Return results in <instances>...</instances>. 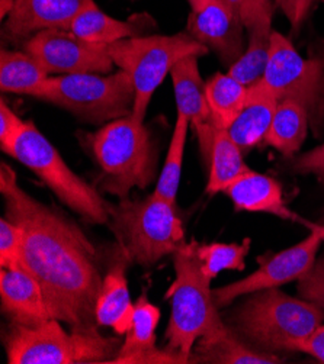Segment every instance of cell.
<instances>
[{"instance_id": "6da1fadb", "label": "cell", "mask_w": 324, "mask_h": 364, "mask_svg": "<svg viewBox=\"0 0 324 364\" xmlns=\"http://www.w3.org/2000/svg\"><path fill=\"white\" fill-rule=\"evenodd\" d=\"M0 192L6 218L23 232V263L41 284L50 316L71 330H99L103 276L92 241L64 213L29 196L6 163L0 167Z\"/></svg>"}, {"instance_id": "7a4b0ae2", "label": "cell", "mask_w": 324, "mask_h": 364, "mask_svg": "<svg viewBox=\"0 0 324 364\" xmlns=\"http://www.w3.org/2000/svg\"><path fill=\"white\" fill-rule=\"evenodd\" d=\"M172 257L176 277L164 295V299L170 301L164 348L192 363L191 354L198 340L221 333L229 326L215 305L211 279L202 272L194 240L177 250Z\"/></svg>"}, {"instance_id": "3957f363", "label": "cell", "mask_w": 324, "mask_h": 364, "mask_svg": "<svg viewBox=\"0 0 324 364\" xmlns=\"http://www.w3.org/2000/svg\"><path fill=\"white\" fill-rule=\"evenodd\" d=\"M82 141L103 173V192L127 199L132 188L146 189L153 181L156 153L150 132L132 115L105 124Z\"/></svg>"}, {"instance_id": "277c9868", "label": "cell", "mask_w": 324, "mask_h": 364, "mask_svg": "<svg viewBox=\"0 0 324 364\" xmlns=\"http://www.w3.org/2000/svg\"><path fill=\"white\" fill-rule=\"evenodd\" d=\"M108 212L118 244L130 262L141 267L155 266L187 244L176 205L155 192L141 200L127 198L118 203L108 202Z\"/></svg>"}, {"instance_id": "5b68a950", "label": "cell", "mask_w": 324, "mask_h": 364, "mask_svg": "<svg viewBox=\"0 0 324 364\" xmlns=\"http://www.w3.org/2000/svg\"><path fill=\"white\" fill-rule=\"evenodd\" d=\"M323 319L320 306L286 295L278 287L250 294L231 318L237 334L272 354L291 351L293 343L308 337Z\"/></svg>"}, {"instance_id": "8992f818", "label": "cell", "mask_w": 324, "mask_h": 364, "mask_svg": "<svg viewBox=\"0 0 324 364\" xmlns=\"http://www.w3.org/2000/svg\"><path fill=\"white\" fill-rule=\"evenodd\" d=\"M9 364H99L113 363L122 341L95 331L64 330L50 318L37 326L11 323L4 337Z\"/></svg>"}, {"instance_id": "52a82bcc", "label": "cell", "mask_w": 324, "mask_h": 364, "mask_svg": "<svg viewBox=\"0 0 324 364\" xmlns=\"http://www.w3.org/2000/svg\"><path fill=\"white\" fill-rule=\"evenodd\" d=\"M108 50L115 65L127 73L134 85L132 117L141 122L146 118L156 89L163 83L172 68L189 55L202 57L208 53V48L189 32L132 36L110 44Z\"/></svg>"}, {"instance_id": "ba28073f", "label": "cell", "mask_w": 324, "mask_h": 364, "mask_svg": "<svg viewBox=\"0 0 324 364\" xmlns=\"http://www.w3.org/2000/svg\"><path fill=\"white\" fill-rule=\"evenodd\" d=\"M95 125L132 115L135 90L125 71L110 75L80 73L48 77L33 95Z\"/></svg>"}, {"instance_id": "9c48e42d", "label": "cell", "mask_w": 324, "mask_h": 364, "mask_svg": "<svg viewBox=\"0 0 324 364\" xmlns=\"http://www.w3.org/2000/svg\"><path fill=\"white\" fill-rule=\"evenodd\" d=\"M9 156L37 174L66 206L79 213L86 223L110 224L108 202L96 188L86 183L67 166L57 149L32 121L25 124Z\"/></svg>"}, {"instance_id": "30bf717a", "label": "cell", "mask_w": 324, "mask_h": 364, "mask_svg": "<svg viewBox=\"0 0 324 364\" xmlns=\"http://www.w3.org/2000/svg\"><path fill=\"white\" fill-rule=\"evenodd\" d=\"M261 82L278 102L293 99L301 103L307 109L314 134H318L324 122V57H301L286 36L273 31Z\"/></svg>"}, {"instance_id": "8fae6325", "label": "cell", "mask_w": 324, "mask_h": 364, "mask_svg": "<svg viewBox=\"0 0 324 364\" xmlns=\"http://www.w3.org/2000/svg\"><path fill=\"white\" fill-rule=\"evenodd\" d=\"M23 50L37 58L48 75H110L115 63L106 44L86 41L68 29H46L29 36Z\"/></svg>"}, {"instance_id": "7c38bea8", "label": "cell", "mask_w": 324, "mask_h": 364, "mask_svg": "<svg viewBox=\"0 0 324 364\" xmlns=\"http://www.w3.org/2000/svg\"><path fill=\"white\" fill-rule=\"evenodd\" d=\"M321 242L323 240L320 235L310 232L305 240L290 248L275 254L259 256V269L256 272L239 282L212 290L215 305L221 309L239 296L300 280L314 264Z\"/></svg>"}, {"instance_id": "4fadbf2b", "label": "cell", "mask_w": 324, "mask_h": 364, "mask_svg": "<svg viewBox=\"0 0 324 364\" xmlns=\"http://www.w3.org/2000/svg\"><path fill=\"white\" fill-rule=\"evenodd\" d=\"M243 29L244 23L229 0H209L202 9L192 11L188 19V32L229 68L247 47Z\"/></svg>"}, {"instance_id": "5bb4252c", "label": "cell", "mask_w": 324, "mask_h": 364, "mask_svg": "<svg viewBox=\"0 0 324 364\" xmlns=\"http://www.w3.org/2000/svg\"><path fill=\"white\" fill-rule=\"evenodd\" d=\"M198 55L179 61L170 71L176 97L177 115L185 117L194 127L199 150L205 163L209 160L215 125L207 100L205 82L201 77Z\"/></svg>"}, {"instance_id": "9a60e30c", "label": "cell", "mask_w": 324, "mask_h": 364, "mask_svg": "<svg viewBox=\"0 0 324 364\" xmlns=\"http://www.w3.org/2000/svg\"><path fill=\"white\" fill-rule=\"evenodd\" d=\"M160 321V309L155 306L142 294L134 309L131 330L125 334V341L121 346L118 355L113 360L114 364H187L185 357L159 350L156 346V330Z\"/></svg>"}, {"instance_id": "2e32d148", "label": "cell", "mask_w": 324, "mask_h": 364, "mask_svg": "<svg viewBox=\"0 0 324 364\" xmlns=\"http://www.w3.org/2000/svg\"><path fill=\"white\" fill-rule=\"evenodd\" d=\"M130 259L120 244L114 251L110 266L103 276L96 304V321L99 326H110L118 336H125L132 326L135 304L131 302L127 280Z\"/></svg>"}, {"instance_id": "e0dca14e", "label": "cell", "mask_w": 324, "mask_h": 364, "mask_svg": "<svg viewBox=\"0 0 324 364\" xmlns=\"http://www.w3.org/2000/svg\"><path fill=\"white\" fill-rule=\"evenodd\" d=\"M0 301L11 323L37 326L51 318L41 284L23 269L0 270Z\"/></svg>"}, {"instance_id": "ac0fdd59", "label": "cell", "mask_w": 324, "mask_h": 364, "mask_svg": "<svg viewBox=\"0 0 324 364\" xmlns=\"http://www.w3.org/2000/svg\"><path fill=\"white\" fill-rule=\"evenodd\" d=\"M89 0H15L6 29L25 38L46 29H68L71 21Z\"/></svg>"}, {"instance_id": "d6986e66", "label": "cell", "mask_w": 324, "mask_h": 364, "mask_svg": "<svg viewBox=\"0 0 324 364\" xmlns=\"http://www.w3.org/2000/svg\"><path fill=\"white\" fill-rule=\"evenodd\" d=\"M236 210L271 213L286 221L300 223L301 216L285 205L282 188L266 174L249 170L224 189Z\"/></svg>"}, {"instance_id": "ffe728a7", "label": "cell", "mask_w": 324, "mask_h": 364, "mask_svg": "<svg viewBox=\"0 0 324 364\" xmlns=\"http://www.w3.org/2000/svg\"><path fill=\"white\" fill-rule=\"evenodd\" d=\"M275 6L269 2L261 11L243 21L247 29V47L243 55L229 68V75L244 86L262 80L271 53L272 15Z\"/></svg>"}, {"instance_id": "44dd1931", "label": "cell", "mask_w": 324, "mask_h": 364, "mask_svg": "<svg viewBox=\"0 0 324 364\" xmlns=\"http://www.w3.org/2000/svg\"><path fill=\"white\" fill-rule=\"evenodd\" d=\"M279 102L259 80L249 86L247 100L227 129L243 153L263 142Z\"/></svg>"}, {"instance_id": "7402d4cb", "label": "cell", "mask_w": 324, "mask_h": 364, "mask_svg": "<svg viewBox=\"0 0 324 364\" xmlns=\"http://www.w3.org/2000/svg\"><path fill=\"white\" fill-rule=\"evenodd\" d=\"M149 22H152V19L147 15L134 16L130 21L114 19L102 12L93 0H89L71 21L68 31L86 41L110 46L121 40L138 36L142 29L147 28Z\"/></svg>"}, {"instance_id": "603a6c76", "label": "cell", "mask_w": 324, "mask_h": 364, "mask_svg": "<svg viewBox=\"0 0 324 364\" xmlns=\"http://www.w3.org/2000/svg\"><path fill=\"white\" fill-rule=\"evenodd\" d=\"M191 361L214 364H279L283 363V358L246 346L227 328L198 340L192 350Z\"/></svg>"}, {"instance_id": "cb8c5ba5", "label": "cell", "mask_w": 324, "mask_h": 364, "mask_svg": "<svg viewBox=\"0 0 324 364\" xmlns=\"http://www.w3.org/2000/svg\"><path fill=\"white\" fill-rule=\"evenodd\" d=\"M307 109L293 99L279 102L269 131L263 139L285 157H293L301 147L308 132Z\"/></svg>"}, {"instance_id": "d4e9b609", "label": "cell", "mask_w": 324, "mask_h": 364, "mask_svg": "<svg viewBox=\"0 0 324 364\" xmlns=\"http://www.w3.org/2000/svg\"><path fill=\"white\" fill-rule=\"evenodd\" d=\"M47 79V70L25 50H2V54H0V89L4 93L28 95L33 97Z\"/></svg>"}, {"instance_id": "484cf974", "label": "cell", "mask_w": 324, "mask_h": 364, "mask_svg": "<svg viewBox=\"0 0 324 364\" xmlns=\"http://www.w3.org/2000/svg\"><path fill=\"white\" fill-rule=\"evenodd\" d=\"M209 176L205 192L208 195H217L234 181L237 177L249 171L243 159V151L227 129L215 128L212 147L209 154Z\"/></svg>"}, {"instance_id": "4316f807", "label": "cell", "mask_w": 324, "mask_h": 364, "mask_svg": "<svg viewBox=\"0 0 324 364\" xmlns=\"http://www.w3.org/2000/svg\"><path fill=\"white\" fill-rule=\"evenodd\" d=\"M207 100L215 128L229 129L241 112L249 87L231 77L229 73L214 75L205 85Z\"/></svg>"}, {"instance_id": "83f0119b", "label": "cell", "mask_w": 324, "mask_h": 364, "mask_svg": "<svg viewBox=\"0 0 324 364\" xmlns=\"http://www.w3.org/2000/svg\"><path fill=\"white\" fill-rule=\"evenodd\" d=\"M189 121L177 115L174 129L172 134V139L169 144L167 156L164 160V166L162 168L157 186L155 189V193L167 202L176 205V196L179 183H181V173H182V164H184V154H185V145L189 131Z\"/></svg>"}, {"instance_id": "f1b7e54d", "label": "cell", "mask_w": 324, "mask_h": 364, "mask_svg": "<svg viewBox=\"0 0 324 364\" xmlns=\"http://www.w3.org/2000/svg\"><path fill=\"white\" fill-rule=\"evenodd\" d=\"M251 240L246 238L243 242H211L199 244L194 240L195 252L201 262L202 272L211 280L217 277L224 270H244V259L250 251Z\"/></svg>"}, {"instance_id": "f546056e", "label": "cell", "mask_w": 324, "mask_h": 364, "mask_svg": "<svg viewBox=\"0 0 324 364\" xmlns=\"http://www.w3.org/2000/svg\"><path fill=\"white\" fill-rule=\"evenodd\" d=\"M0 267L23 269V232L8 218L0 220Z\"/></svg>"}, {"instance_id": "4dcf8cb0", "label": "cell", "mask_w": 324, "mask_h": 364, "mask_svg": "<svg viewBox=\"0 0 324 364\" xmlns=\"http://www.w3.org/2000/svg\"><path fill=\"white\" fill-rule=\"evenodd\" d=\"M298 294L303 299L324 309V256L315 259L311 269L298 280Z\"/></svg>"}, {"instance_id": "1f68e13d", "label": "cell", "mask_w": 324, "mask_h": 364, "mask_svg": "<svg viewBox=\"0 0 324 364\" xmlns=\"http://www.w3.org/2000/svg\"><path fill=\"white\" fill-rule=\"evenodd\" d=\"M25 124L12 109L6 105L5 99L0 102V149L11 154L15 142L21 136Z\"/></svg>"}, {"instance_id": "d6a6232c", "label": "cell", "mask_w": 324, "mask_h": 364, "mask_svg": "<svg viewBox=\"0 0 324 364\" xmlns=\"http://www.w3.org/2000/svg\"><path fill=\"white\" fill-rule=\"evenodd\" d=\"M291 170L300 174H313L324 185V144L290 161Z\"/></svg>"}, {"instance_id": "836d02e7", "label": "cell", "mask_w": 324, "mask_h": 364, "mask_svg": "<svg viewBox=\"0 0 324 364\" xmlns=\"http://www.w3.org/2000/svg\"><path fill=\"white\" fill-rule=\"evenodd\" d=\"M314 4L315 0H276V6L291 22L294 29L300 28Z\"/></svg>"}, {"instance_id": "e575fe53", "label": "cell", "mask_w": 324, "mask_h": 364, "mask_svg": "<svg viewBox=\"0 0 324 364\" xmlns=\"http://www.w3.org/2000/svg\"><path fill=\"white\" fill-rule=\"evenodd\" d=\"M291 351L305 353L324 363V323L317 326L308 337L293 343Z\"/></svg>"}, {"instance_id": "d590c367", "label": "cell", "mask_w": 324, "mask_h": 364, "mask_svg": "<svg viewBox=\"0 0 324 364\" xmlns=\"http://www.w3.org/2000/svg\"><path fill=\"white\" fill-rule=\"evenodd\" d=\"M229 2L236 8L241 21H244L268 5L269 0H229Z\"/></svg>"}, {"instance_id": "8d00e7d4", "label": "cell", "mask_w": 324, "mask_h": 364, "mask_svg": "<svg viewBox=\"0 0 324 364\" xmlns=\"http://www.w3.org/2000/svg\"><path fill=\"white\" fill-rule=\"evenodd\" d=\"M298 224H303L305 228H308L310 230V232H315L317 235H320L321 237V240L324 241V225H321V224H318V223H310V221H305V220H300V223Z\"/></svg>"}, {"instance_id": "74e56055", "label": "cell", "mask_w": 324, "mask_h": 364, "mask_svg": "<svg viewBox=\"0 0 324 364\" xmlns=\"http://www.w3.org/2000/svg\"><path fill=\"white\" fill-rule=\"evenodd\" d=\"M15 0H0V16L5 18L14 11Z\"/></svg>"}, {"instance_id": "f35d334b", "label": "cell", "mask_w": 324, "mask_h": 364, "mask_svg": "<svg viewBox=\"0 0 324 364\" xmlns=\"http://www.w3.org/2000/svg\"><path fill=\"white\" fill-rule=\"evenodd\" d=\"M188 2L191 4L192 11H199L209 2V0H188Z\"/></svg>"}, {"instance_id": "ab89813d", "label": "cell", "mask_w": 324, "mask_h": 364, "mask_svg": "<svg viewBox=\"0 0 324 364\" xmlns=\"http://www.w3.org/2000/svg\"><path fill=\"white\" fill-rule=\"evenodd\" d=\"M318 224H321V225H324V216H323V218H321V221H320V223H318Z\"/></svg>"}]
</instances>
